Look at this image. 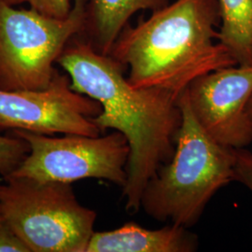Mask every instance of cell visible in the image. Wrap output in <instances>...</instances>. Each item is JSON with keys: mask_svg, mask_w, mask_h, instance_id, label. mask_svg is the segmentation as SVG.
Returning <instances> with one entry per match:
<instances>
[{"mask_svg": "<svg viewBox=\"0 0 252 252\" xmlns=\"http://www.w3.org/2000/svg\"><path fill=\"white\" fill-rule=\"evenodd\" d=\"M57 63L67 73L73 90L101 105V113L92 118L101 133L113 129L125 135L130 155L122 196L126 210L136 213L147 183L175 152L182 123L180 95L132 86L124 75L126 66L89 41L67 44Z\"/></svg>", "mask_w": 252, "mask_h": 252, "instance_id": "1", "label": "cell"}, {"mask_svg": "<svg viewBox=\"0 0 252 252\" xmlns=\"http://www.w3.org/2000/svg\"><path fill=\"white\" fill-rule=\"evenodd\" d=\"M218 0H175L120 34L110 56L129 67L135 88L180 95L200 76L238 65L219 42Z\"/></svg>", "mask_w": 252, "mask_h": 252, "instance_id": "2", "label": "cell"}, {"mask_svg": "<svg viewBox=\"0 0 252 252\" xmlns=\"http://www.w3.org/2000/svg\"><path fill=\"white\" fill-rule=\"evenodd\" d=\"M182 123L171 160L145 187L140 209L158 221L190 228L217 192L234 181L235 149L218 143L201 128L180 94Z\"/></svg>", "mask_w": 252, "mask_h": 252, "instance_id": "3", "label": "cell"}, {"mask_svg": "<svg viewBox=\"0 0 252 252\" xmlns=\"http://www.w3.org/2000/svg\"><path fill=\"white\" fill-rule=\"evenodd\" d=\"M0 211L31 252H86L97 214L80 204L71 183L7 177Z\"/></svg>", "mask_w": 252, "mask_h": 252, "instance_id": "4", "label": "cell"}, {"mask_svg": "<svg viewBox=\"0 0 252 252\" xmlns=\"http://www.w3.org/2000/svg\"><path fill=\"white\" fill-rule=\"evenodd\" d=\"M89 0H74L65 18L15 9L0 0V90H38L50 85L54 63L84 29Z\"/></svg>", "mask_w": 252, "mask_h": 252, "instance_id": "5", "label": "cell"}, {"mask_svg": "<svg viewBox=\"0 0 252 252\" xmlns=\"http://www.w3.org/2000/svg\"><path fill=\"white\" fill-rule=\"evenodd\" d=\"M12 131L27 141L29 153L8 177L64 183L100 179L121 188L126 184L130 148L118 131L104 136L67 134L62 137Z\"/></svg>", "mask_w": 252, "mask_h": 252, "instance_id": "6", "label": "cell"}, {"mask_svg": "<svg viewBox=\"0 0 252 252\" xmlns=\"http://www.w3.org/2000/svg\"><path fill=\"white\" fill-rule=\"evenodd\" d=\"M101 111L97 101L73 90L69 77L58 72L44 89L0 90V129L98 136L92 118Z\"/></svg>", "mask_w": 252, "mask_h": 252, "instance_id": "7", "label": "cell"}, {"mask_svg": "<svg viewBox=\"0 0 252 252\" xmlns=\"http://www.w3.org/2000/svg\"><path fill=\"white\" fill-rule=\"evenodd\" d=\"M201 128L220 144L244 149L252 144V65L223 67L200 76L185 90Z\"/></svg>", "mask_w": 252, "mask_h": 252, "instance_id": "8", "label": "cell"}, {"mask_svg": "<svg viewBox=\"0 0 252 252\" xmlns=\"http://www.w3.org/2000/svg\"><path fill=\"white\" fill-rule=\"evenodd\" d=\"M198 247V236L189 228L171 223L151 230L128 222L112 231L94 232L86 252H194Z\"/></svg>", "mask_w": 252, "mask_h": 252, "instance_id": "9", "label": "cell"}, {"mask_svg": "<svg viewBox=\"0 0 252 252\" xmlns=\"http://www.w3.org/2000/svg\"><path fill=\"white\" fill-rule=\"evenodd\" d=\"M169 3L170 0H89L86 21L92 36L89 42L97 52L109 55L135 13L140 10L153 12Z\"/></svg>", "mask_w": 252, "mask_h": 252, "instance_id": "10", "label": "cell"}, {"mask_svg": "<svg viewBox=\"0 0 252 252\" xmlns=\"http://www.w3.org/2000/svg\"><path fill=\"white\" fill-rule=\"evenodd\" d=\"M219 42L238 65H252V0H218Z\"/></svg>", "mask_w": 252, "mask_h": 252, "instance_id": "11", "label": "cell"}, {"mask_svg": "<svg viewBox=\"0 0 252 252\" xmlns=\"http://www.w3.org/2000/svg\"><path fill=\"white\" fill-rule=\"evenodd\" d=\"M13 135H0V174L4 178L15 171L29 153L27 141Z\"/></svg>", "mask_w": 252, "mask_h": 252, "instance_id": "12", "label": "cell"}, {"mask_svg": "<svg viewBox=\"0 0 252 252\" xmlns=\"http://www.w3.org/2000/svg\"><path fill=\"white\" fill-rule=\"evenodd\" d=\"M9 5L28 4L31 9L55 18H65L72 9L70 0H3Z\"/></svg>", "mask_w": 252, "mask_h": 252, "instance_id": "13", "label": "cell"}, {"mask_svg": "<svg viewBox=\"0 0 252 252\" xmlns=\"http://www.w3.org/2000/svg\"><path fill=\"white\" fill-rule=\"evenodd\" d=\"M0 252H31L0 211Z\"/></svg>", "mask_w": 252, "mask_h": 252, "instance_id": "14", "label": "cell"}, {"mask_svg": "<svg viewBox=\"0 0 252 252\" xmlns=\"http://www.w3.org/2000/svg\"><path fill=\"white\" fill-rule=\"evenodd\" d=\"M234 181L241 183L252 192V153L244 149H235Z\"/></svg>", "mask_w": 252, "mask_h": 252, "instance_id": "15", "label": "cell"}, {"mask_svg": "<svg viewBox=\"0 0 252 252\" xmlns=\"http://www.w3.org/2000/svg\"><path fill=\"white\" fill-rule=\"evenodd\" d=\"M247 110H248V114L250 115V117H251V119H252V97H251V99H250V101H249V103H248Z\"/></svg>", "mask_w": 252, "mask_h": 252, "instance_id": "16", "label": "cell"}]
</instances>
